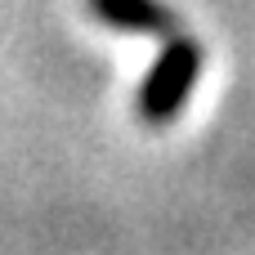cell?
<instances>
[{
    "label": "cell",
    "mask_w": 255,
    "mask_h": 255,
    "mask_svg": "<svg viewBox=\"0 0 255 255\" xmlns=\"http://www.w3.org/2000/svg\"><path fill=\"white\" fill-rule=\"evenodd\" d=\"M90 13L103 18L117 31H134V36H170L179 27L175 9H166L161 0H90Z\"/></svg>",
    "instance_id": "cell-2"
},
{
    "label": "cell",
    "mask_w": 255,
    "mask_h": 255,
    "mask_svg": "<svg viewBox=\"0 0 255 255\" xmlns=\"http://www.w3.org/2000/svg\"><path fill=\"white\" fill-rule=\"evenodd\" d=\"M197 72H202V49L184 36H170V45L161 49V58L152 63V72L139 90V112L148 121H170L188 103V94L197 85Z\"/></svg>",
    "instance_id": "cell-1"
}]
</instances>
